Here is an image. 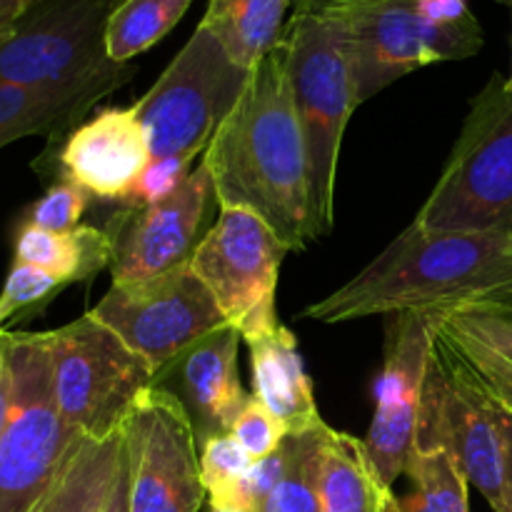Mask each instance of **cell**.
<instances>
[{
  "label": "cell",
  "instance_id": "1",
  "mask_svg": "<svg viewBox=\"0 0 512 512\" xmlns=\"http://www.w3.org/2000/svg\"><path fill=\"white\" fill-rule=\"evenodd\" d=\"M203 165L220 208L250 210L290 250L315 240L308 150L280 40L250 70L243 95L205 148Z\"/></svg>",
  "mask_w": 512,
  "mask_h": 512
},
{
  "label": "cell",
  "instance_id": "2",
  "mask_svg": "<svg viewBox=\"0 0 512 512\" xmlns=\"http://www.w3.org/2000/svg\"><path fill=\"white\" fill-rule=\"evenodd\" d=\"M512 313V238L500 233H430L410 223L343 288L308 305L303 318L348 323L405 310Z\"/></svg>",
  "mask_w": 512,
  "mask_h": 512
},
{
  "label": "cell",
  "instance_id": "3",
  "mask_svg": "<svg viewBox=\"0 0 512 512\" xmlns=\"http://www.w3.org/2000/svg\"><path fill=\"white\" fill-rule=\"evenodd\" d=\"M280 43L308 150L310 218L318 240L333 228L340 148L350 115L360 105L350 70L348 30L338 10H305L293 13Z\"/></svg>",
  "mask_w": 512,
  "mask_h": 512
},
{
  "label": "cell",
  "instance_id": "4",
  "mask_svg": "<svg viewBox=\"0 0 512 512\" xmlns=\"http://www.w3.org/2000/svg\"><path fill=\"white\" fill-rule=\"evenodd\" d=\"M413 223L430 233L512 238V93L503 75L475 95L448 165Z\"/></svg>",
  "mask_w": 512,
  "mask_h": 512
},
{
  "label": "cell",
  "instance_id": "5",
  "mask_svg": "<svg viewBox=\"0 0 512 512\" xmlns=\"http://www.w3.org/2000/svg\"><path fill=\"white\" fill-rule=\"evenodd\" d=\"M120 0H33L0 43V83L110 95L135 75L108 58L105 30Z\"/></svg>",
  "mask_w": 512,
  "mask_h": 512
},
{
  "label": "cell",
  "instance_id": "6",
  "mask_svg": "<svg viewBox=\"0 0 512 512\" xmlns=\"http://www.w3.org/2000/svg\"><path fill=\"white\" fill-rule=\"evenodd\" d=\"M13 410L0 440V512H30L58 478L80 438L60 415L48 333H8Z\"/></svg>",
  "mask_w": 512,
  "mask_h": 512
},
{
  "label": "cell",
  "instance_id": "7",
  "mask_svg": "<svg viewBox=\"0 0 512 512\" xmlns=\"http://www.w3.org/2000/svg\"><path fill=\"white\" fill-rule=\"evenodd\" d=\"M55 403L80 438L118 433L138 400L155 385V370L108 325L83 318L48 333Z\"/></svg>",
  "mask_w": 512,
  "mask_h": 512
},
{
  "label": "cell",
  "instance_id": "8",
  "mask_svg": "<svg viewBox=\"0 0 512 512\" xmlns=\"http://www.w3.org/2000/svg\"><path fill=\"white\" fill-rule=\"evenodd\" d=\"M250 70L235 63L213 33L195 28L153 88L133 105L153 158L203 153L248 85Z\"/></svg>",
  "mask_w": 512,
  "mask_h": 512
},
{
  "label": "cell",
  "instance_id": "9",
  "mask_svg": "<svg viewBox=\"0 0 512 512\" xmlns=\"http://www.w3.org/2000/svg\"><path fill=\"white\" fill-rule=\"evenodd\" d=\"M418 443L448 450L468 483L480 490L490 508L508 512L505 503L508 440H505L503 410L490 400L443 328L435 340L428 380H425Z\"/></svg>",
  "mask_w": 512,
  "mask_h": 512
},
{
  "label": "cell",
  "instance_id": "10",
  "mask_svg": "<svg viewBox=\"0 0 512 512\" xmlns=\"http://www.w3.org/2000/svg\"><path fill=\"white\" fill-rule=\"evenodd\" d=\"M288 253V245L263 218L243 208H220L218 220L190 258L225 320L238 328L245 343L280 328L275 293Z\"/></svg>",
  "mask_w": 512,
  "mask_h": 512
},
{
  "label": "cell",
  "instance_id": "11",
  "mask_svg": "<svg viewBox=\"0 0 512 512\" xmlns=\"http://www.w3.org/2000/svg\"><path fill=\"white\" fill-rule=\"evenodd\" d=\"M335 10L348 30L358 103L423 65L463 60L483 48L480 23L438 28L418 13L415 0H363Z\"/></svg>",
  "mask_w": 512,
  "mask_h": 512
},
{
  "label": "cell",
  "instance_id": "12",
  "mask_svg": "<svg viewBox=\"0 0 512 512\" xmlns=\"http://www.w3.org/2000/svg\"><path fill=\"white\" fill-rule=\"evenodd\" d=\"M90 315L143 355L155 375L228 323L190 263L138 283H113Z\"/></svg>",
  "mask_w": 512,
  "mask_h": 512
},
{
  "label": "cell",
  "instance_id": "13",
  "mask_svg": "<svg viewBox=\"0 0 512 512\" xmlns=\"http://www.w3.org/2000/svg\"><path fill=\"white\" fill-rule=\"evenodd\" d=\"M445 315V310L388 315L385 363L373 388L375 415L363 440L370 465L388 490L405 475L418 445L425 380Z\"/></svg>",
  "mask_w": 512,
  "mask_h": 512
},
{
  "label": "cell",
  "instance_id": "14",
  "mask_svg": "<svg viewBox=\"0 0 512 512\" xmlns=\"http://www.w3.org/2000/svg\"><path fill=\"white\" fill-rule=\"evenodd\" d=\"M123 433L130 453V512H198L208 493L183 403L153 385L128 415Z\"/></svg>",
  "mask_w": 512,
  "mask_h": 512
},
{
  "label": "cell",
  "instance_id": "15",
  "mask_svg": "<svg viewBox=\"0 0 512 512\" xmlns=\"http://www.w3.org/2000/svg\"><path fill=\"white\" fill-rule=\"evenodd\" d=\"M213 198V180L200 160L183 188L168 200L125 205L108 218L103 230L113 248V283H138L190 263L200 243L198 230Z\"/></svg>",
  "mask_w": 512,
  "mask_h": 512
},
{
  "label": "cell",
  "instance_id": "16",
  "mask_svg": "<svg viewBox=\"0 0 512 512\" xmlns=\"http://www.w3.org/2000/svg\"><path fill=\"white\" fill-rule=\"evenodd\" d=\"M243 335L230 323L200 338L155 375V385L183 403L195 440L205 443L233 428L250 395L238 375V345Z\"/></svg>",
  "mask_w": 512,
  "mask_h": 512
},
{
  "label": "cell",
  "instance_id": "17",
  "mask_svg": "<svg viewBox=\"0 0 512 512\" xmlns=\"http://www.w3.org/2000/svg\"><path fill=\"white\" fill-rule=\"evenodd\" d=\"M148 135L135 108H103L75 125L58 153L63 180L88 190L90 198L125 203L148 163Z\"/></svg>",
  "mask_w": 512,
  "mask_h": 512
},
{
  "label": "cell",
  "instance_id": "18",
  "mask_svg": "<svg viewBox=\"0 0 512 512\" xmlns=\"http://www.w3.org/2000/svg\"><path fill=\"white\" fill-rule=\"evenodd\" d=\"M248 350L253 395L285 425L288 435L320 428L325 420L320 418L295 335L280 325L273 333L250 340Z\"/></svg>",
  "mask_w": 512,
  "mask_h": 512
},
{
  "label": "cell",
  "instance_id": "19",
  "mask_svg": "<svg viewBox=\"0 0 512 512\" xmlns=\"http://www.w3.org/2000/svg\"><path fill=\"white\" fill-rule=\"evenodd\" d=\"M120 453L123 428L105 440H78L55 483L30 512H100L113 488Z\"/></svg>",
  "mask_w": 512,
  "mask_h": 512
},
{
  "label": "cell",
  "instance_id": "20",
  "mask_svg": "<svg viewBox=\"0 0 512 512\" xmlns=\"http://www.w3.org/2000/svg\"><path fill=\"white\" fill-rule=\"evenodd\" d=\"M113 248L103 228L78 225L68 233L35 228L20 223L15 233V260L45 270L68 285L90 280L103 268H110Z\"/></svg>",
  "mask_w": 512,
  "mask_h": 512
},
{
  "label": "cell",
  "instance_id": "21",
  "mask_svg": "<svg viewBox=\"0 0 512 512\" xmlns=\"http://www.w3.org/2000/svg\"><path fill=\"white\" fill-rule=\"evenodd\" d=\"M105 95L95 90L23 88L0 83V148L28 135H50L73 128Z\"/></svg>",
  "mask_w": 512,
  "mask_h": 512
},
{
  "label": "cell",
  "instance_id": "22",
  "mask_svg": "<svg viewBox=\"0 0 512 512\" xmlns=\"http://www.w3.org/2000/svg\"><path fill=\"white\" fill-rule=\"evenodd\" d=\"M290 0H208L203 28L218 38L225 53L253 70L283 35V15Z\"/></svg>",
  "mask_w": 512,
  "mask_h": 512
},
{
  "label": "cell",
  "instance_id": "23",
  "mask_svg": "<svg viewBox=\"0 0 512 512\" xmlns=\"http://www.w3.org/2000/svg\"><path fill=\"white\" fill-rule=\"evenodd\" d=\"M320 493L325 512H385L393 490L383 488L378 480L363 440L330 428L325 438Z\"/></svg>",
  "mask_w": 512,
  "mask_h": 512
},
{
  "label": "cell",
  "instance_id": "24",
  "mask_svg": "<svg viewBox=\"0 0 512 512\" xmlns=\"http://www.w3.org/2000/svg\"><path fill=\"white\" fill-rule=\"evenodd\" d=\"M330 425L290 433L285 438L288 465L280 483L270 490L268 498L255 512H325L320 478H323V453Z\"/></svg>",
  "mask_w": 512,
  "mask_h": 512
},
{
  "label": "cell",
  "instance_id": "25",
  "mask_svg": "<svg viewBox=\"0 0 512 512\" xmlns=\"http://www.w3.org/2000/svg\"><path fill=\"white\" fill-rule=\"evenodd\" d=\"M405 475L413 483V493L398 498V512H470V483L445 448L415 445Z\"/></svg>",
  "mask_w": 512,
  "mask_h": 512
},
{
  "label": "cell",
  "instance_id": "26",
  "mask_svg": "<svg viewBox=\"0 0 512 512\" xmlns=\"http://www.w3.org/2000/svg\"><path fill=\"white\" fill-rule=\"evenodd\" d=\"M193 0H120L105 30L108 58L130 63L153 48L183 18Z\"/></svg>",
  "mask_w": 512,
  "mask_h": 512
},
{
  "label": "cell",
  "instance_id": "27",
  "mask_svg": "<svg viewBox=\"0 0 512 512\" xmlns=\"http://www.w3.org/2000/svg\"><path fill=\"white\" fill-rule=\"evenodd\" d=\"M65 288H68L65 280L13 260L3 290H0V333L8 330V325L23 323L43 313L53 303L55 295Z\"/></svg>",
  "mask_w": 512,
  "mask_h": 512
},
{
  "label": "cell",
  "instance_id": "28",
  "mask_svg": "<svg viewBox=\"0 0 512 512\" xmlns=\"http://www.w3.org/2000/svg\"><path fill=\"white\" fill-rule=\"evenodd\" d=\"M200 480L205 485L210 505L230 508L240 480L248 475L255 460L230 433L215 435L200 443Z\"/></svg>",
  "mask_w": 512,
  "mask_h": 512
},
{
  "label": "cell",
  "instance_id": "29",
  "mask_svg": "<svg viewBox=\"0 0 512 512\" xmlns=\"http://www.w3.org/2000/svg\"><path fill=\"white\" fill-rule=\"evenodd\" d=\"M443 330L453 338H463L488 350L512 370V313L483 308L450 310L443 320Z\"/></svg>",
  "mask_w": 512,
  "mask_h": 512
},
{
  "label": "cell",
  "instance_id": "30",
  "mask_svg": "<svg viewBox=\"0 0 512 512\" xmlns=\"http://www.w3.org/2000/svg\"><path fill=\"white\" fill-rule=\"evenodd\" d=\"M90 193L70 180L50 185L43 198L35 200L25 213L23 223L35 225V228L53 230V233H68L78 228L80 218L88 210Z\"/></svg>",
  "mask_w": 512,
  "mask_h": 512
},
{
  "label": "cell",
  "instance_id": "31",
  "mask_svg": "<svg viewBox=\"0 0 512 512\" xmlns=\"http://www.w3.org/2000/svg\"><path fill=\"white\" fill-rule=\"evenodd\" d=\"M230 435L243 445L250 458L263 460L283 445V440L288 438V430L255 395H250L248 403L243 405L240 415L235 418Z\"/></svg>",
  "mask_w": 512,
  "mask_h": 512
},
{
  "label": "cell",
  "instance_id": "32",
  "mask_svg": "<svg viewBox=\"0 0 512 512\" xmlns=\"http://www.w3.org/2000/svg\"><path fill=\"white\" fill-rule=\"evenodd\" d=\"M193 155H170V158H153L143 175L138 178L135 188L130 190V198L125 205H153L160 200H168L170 195L183 188L185 180L190 178V165Z\"/></svg>",
  "mask_w": 512,
  "mask_h": 512
},
{
  "label": "cell",
  "instance_id": "33",
  "mask_svg": "<svg viewBox=\"0 0 512 512\" xmlns=\"http://www.w3.org/2000/svg\"><path fill=\"white\" fill-rule=\"evenodd\" d=\"M448 340L455 345V350L463 355V360L470 365V370H473L475 378L480 380V385H483L485 393L490 395V400H493L500 410L512 415V370L505 368L495 355L478 348L475 343H468V340L463 338H453V335H448Z\"/></svg>",
  "mask_w": 512,
  "mask_h": 512
},
{
  "label": "cell",
  "instance_id": "34",
  "mask_svg": "<svg viewBox=\"0 0 512 512\" xmlns=\"http://www.w3.org/2000/svg\"><path fill=\"white\" fill-rule=\"evenodd\" d=\"M285 465H288V448H285V440L273 455L263 460H255L253 468L248 470L243 480H240L238 490H235L233 505L228 510H240V512H255L258 505L263 503L270 495V490L280 483L285 473Z\"/></svg>",
  "mask_w": 512,
  "mask_h": 512
},
{
  "label": "cell",
  "instance_id": "35",
  "mask_svg": "<svg viewBox=\"0 0 512 512\" xmlns=\"http://www.w3.org/2000/svg\"><path fill=\"white\" fill-rule=\"evenodd\" d=\"M418 13L438 28H465L478 23L468 8V0H415Z\"/></svg>",
  "mask_w": 512,
  "mask_h": 512
},
{
  "label": "cell",
  "instance_id": "36",
  "mask_svg": "<svg viewBox=\"0 0 512 512\" xmlns=\"http://www.w3.org/2000/svg\"><path fill=\"white\" fill-rule=\"evenodd\" d=\"M100 512H130V453L123 433V453H120L118 473H115L113 488H110L108 500H105Z\"/></svg>",
  "mask_w": 512,
  "mask_h": 512
},
{
  "label": "cell",
  "instance_id": "37",
  "mask_svg": "<svg viewBox=\"0 0 512 512\" xmlns=\"http://www.w3.org/2000/svg\"><path fill=\"white\" fill-rule=\"evenodd\" d=\"M33 5V0H0V43L10 35L25 10Z\"/></svg>",
  "mask_w": 512,
  "mask_h": 512
},
{
  "label": "cell",
  "instance_id": "38",
  "mask_svg": "<svg viewBox=\"0 0 512 512\" xmlns=\"http://www.w3.org/2000/svg\"><path fill=\"white\" fill-rule=\"evenodd\" d=\"M10 410H13V375L8 373L0 378V440H3L5 430L10 423Z\"/></svg>",
  "mask_w": 512,
  "mask_h": 512
},
{
  "label": "cell",
  "instance_id": "39",
  "mask_svg": "<svg viewBox=\"0 0 512 512\" xmlns=\"http://www.w3.org/2000/svg\"><path fill=\"white\" fill-rule=\"evenodd\" d=\"M353 3H363V0H290L295 13H305V10H335Z\"/></svg>",
  "mask_w": 512,
  "mask_h": 512
},
{
  "label": "cell",
  "instance_id": "40",
  "mask_svg": "<svg viewBox=\"0 0 512 512\" xmlns=\"http://www.w3.org/2000/svg\"><path fill=\"white\" fill-rule=\"evenodd\" d=\"M505 420V440H508V470H505V503H508V512H512V415L503 410Z\"/></svg>",
  "mask_w": 512,
  "mask_h": 512
},
{
  "label": "cell",
  "instance_id": "41",
  "mask_svg": "<svg viewBox=\"0 0 512 512\" xmlns=\"http://www.w3.org/2000/svg\"><path fill=\"white\" fill-rule=\"evenodd\" d=\"M8 373V348H5V330L0 333V378Z\"/></svg>",
  "mask_w": 512,
  "mask_h": 512
},
{
  "label": "cell",
  "instance_id": "42",
  "mask_svg": "<svg viewBox=\"0 0 512 512\" xmlns=\"http://www.w3.org/2000/svg\"><path fill=\"white\" fill-rule=\"evenodd\" d=\"M385 512H398V495H390L385 503Z\"/></svg>",
  "mask_w": 512,
  "mask_h": 512
},
{
  "label": "cell",
  "instance_id": "43",
  "mask_svg": "<svg viewBox=\"0 0 512 512\" xmlns=\"http://www.w3.org/2000/svg\"><path fill=\"white\" fill-rule=\"evenodd\" d=\"M208 512H240V510H228V508H220V505H210Z\"/></svg>",
  "mask_w": 512,
  "mask_h": 512
},
{
  "label": "cell",
  "instance_id": "44",
  "mask_svg": "<svg viewBox=\"0 0 512 512\" xmlns=\"http://www.w3.org/2000/svg\"><path fill=\"white\" fill-rule=\"evenodd\" d=\"M505 88H508L510 93H512V63H510V75H508V78H505Z\"/></svg>",
  "mask_w": 512,
  "mask_h": 512
}]
</instances>
